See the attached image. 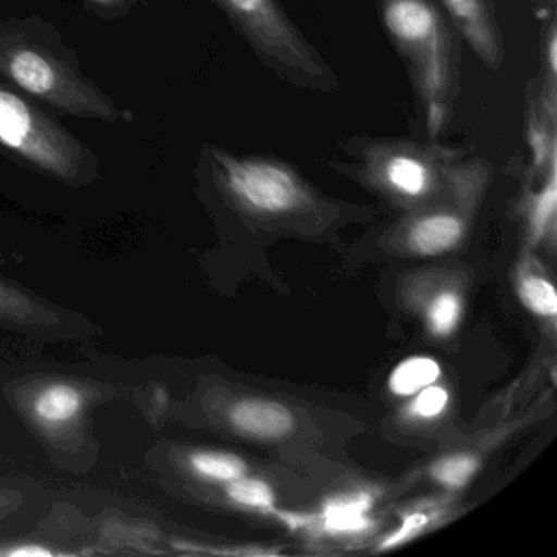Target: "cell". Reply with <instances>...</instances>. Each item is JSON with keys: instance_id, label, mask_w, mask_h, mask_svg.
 I'll return each instance as SVG.
<instances>
[{"instance_id": "cell-3", "label": "cell", "mask_w": 557, "mask_h": 557, "mask_svg": "<svg viewBox=\"0 0 557 557\" xmlns=\"http://www.w3.org/2000/svg\"><path fill=\"white\" fill-rule=\"evenodd\" d=\"M224 14L280 76L312 89L335 84L324 61L308 47L278 0H216Z\"/></svg>"}, {"instance_id": "cell-22", "label": "cell", "mask_w": 557, "mask_h": 557, "mask_svg": "<svg viewBox=\"0 0 557 557\" xmlns=\"http://www.w3.org/2000/svg\"><path fill=\"white\" fill-rule=\"evenodd\" d=\"M97 4H112V2H116V0H94Z\"/></svg>"}, {"instance_id": "cell-4", "label": "cell", "mask_w": 557, "mask_h": 557, "mask_svg": "<svg viewBox=\"0 0 557 557\" xmlns=\"http://www.w3.org/2000/svg\"><path fill=\"white\" fill-rule=\"evenodd\" d=\"M0 145L64 182L92 171L89 151L41 110L0 84Z\"/></svg>"}, {"instance_id": "cell-7", "label": "cell", "mask_w": 557, "mask_h": 557, "mask_svg": "<svg viewBox=\"0 0 557 557\" xmlns=\"http://www.w3.org/2000/svg\"><path fill=\"white\" fill-rule=\"evenodd\" d=\"M230 422L244 435L260 440L285 438L295 430V416L288 407L272 399L247 397L233 404Z\"/></svg>"}, {"instance_id": "cell-5", "label": "cell", "mask_w": 557, "mask_h": 557, "mask_svg": "<svg viewBox=\"0 0 557 557\" xmlns=\"http://www.w3.org/2000/svg\"><path fill=\"white\" fill-rule=\"evenodd\" d=\"M213 161L226 190L253 213L283 216L309 203L308 188L283 162L236 158L220 149H213Z\"/></svg>"}, {"instance_id": "cell-17", "label": "cell", "mask_w": 557, "mask_h": 557, "mask_svg": "<svg viewBox=\"0 0 557 557\" xmlns=\"http://www.w3.org/2000/svg\"><path fill=\"white\" fill-rule=\"evenodd\" d=\"M479 468H481V461L478 456L456 453V455L443 456L438 461L433 462L430 475L433 481L448 491H459L472 481Z\"/></svg>"}, {"instance_id": "cell-13", "label": "cell", "mask_w": 557, "mask_h": 557, "mask_svg": "<svg viewBox=\"0 0 557 557\" xmlns=\"http://www.w3.org/2000/svg\"><path fill=\"white\" fill-rule=\"evenodd\" d=\"M0 319L15 324H47L45 321H57L53 312L38 305L30 296L25 295L15 286L0 280Z\"/></svg>"}, {"instance_id": "cell-2", "label": "cell", "mask_w": 557, "mask_h": 557, "mask_svg": "<svg viewBox=\"0 0 557 557\" xmlns=\"http://www.w3.org/2000/svg\"><path fill=\"white\" fill-rule=\"evenodd\" d=\"M0 73L44 102L84 119L113 122V103L63 60L22 35L0 32Z\"/></svg>"}, {"instance_id": "cell-18", "label": "cell", "mask_w": 557, "mask_h": 557, "mask_svg": "<svg viewBox=\"0 0 557 557\" xmlns=\"http://www.w3.org/2000/svg\"><path fill=\"white\" fill-rule=\"evenodd\" d=\"M518 296L528 311L540 318H556L557 293L553 283L536 273H527L518 282Z\"/></svg>"}, {"instance_id": "cell-10", "label": "cell", "mask_w": 557, "mask_h": 557, "mask_svg": "<svg viewBox=\"0 0 557 557\" xmlns=\"http://www.w3.org/2000/svg\"><path fill=\"white\" fill-rule=\"evenodd\" d=\"M84 396L77 387L66 383H54L45 387L35 397L34 417L47 429H64L83 412Z\"/></svg>"}, {"instance_id": "cell-15", "label": "cell", "mask_w": 557, "mask_h": 557, "mask_svg": "<svg viewBox=\"0 0 557 557\" xmlns=\"http://www.w3.org/2000/svg\"><path fill=\"white\" fill-rule=\"evenodd\" d=\"M226 495L233 504L262 513H275L276 495L272 485L262 479L240 475L236 481L226 484Z\"/></svg>"}, {"instance_id": "cell-21", "label": "cell", "mask_w": 557, "mask_h": 557, "mask_svg": "<svg viewBox=\"0 0 557 557\" xmlns=\"http://www.w3.org/2000/svg\"><path fill=\"white\" fill-rule=\"evenodd\" d=\"M429 523V517L423 513L410 515L404 520L403 527L399 530L394 531L389 537L381 543L380 549H391L394 546H400V544L406 543V541L412 540L416 537L423 528Z\"/></svg>"}, {"instance_id": "cell-19", "label": "cell", "mask_w": 557, "mask_h": 557, "mask_svg": "<svg viewBox=\"0 0 557 557\" xmlns=\"http://www.w3.org/2000/svg\"><path fill=\"white\" fill-rule=\"evenodd\" d=\"M462 315V299L458 293L442 292L426 306L425 319L436 337H448L458 327Z\"/></svg>"}, {"instance_id": "cell-1", "label": "cell", "mask_w": 557, "mask_h": 557, "mask_svg": "<svg viewBox=\"0 0 557 557\" xmlns=\"http://www.w3.org/2000/svg\"><path fill=\"white\" fill-rule=\"evenodd\" d=\"M383 21L429 103L430 125L440 128L453 92L455 64L448 30L430 0H383Z\"/></svg>"}, {"instance_id": "cell-12", "label": "cell", "mask_w": 557, "mask_h": 557, "mask_svg": "<svg viewBox=\"0 0 557 557\" xmlns=\"http://www.w3.org/2000/svg\"><path fill=\"white\" fill-rule=\"evenodd\" d=\"M440 376H442V367L438 361L430 357H410L394 368L387 386L396 396H413L423 387L435 384Z\"/></svg>"}, {"instance_id": "cell-20", "label": "cell", "mask_w": 557, "mask_h": 557, "mask_svg": "<svg viewBox=\"0 0 557 557\" xmlns=\"http://www.w3.org/2000/svg\"><path fill=\"white\" fill-rule=\"evenodd\" d=\"M448 400L449 394L445 387L430 384V386L423 387L422 391L417 393L416 399L412 400L409 407L410 416L422 420L436 419V417L442 416L443 410L448 406Z\"/></svg>"}, {"instance_id": "cell-6", "label": "cell", "mask_w": 557, "mask_h": 557, "mask_svg": "<svg viewBox=\"0 0 557 557\" xmlns=\"http://www.w3.org/2000/svg\"><path fill=\"white\" fill-rule=\"evenodd\" d=\"M370 171L387 190L409 200L426 197L435 187L436 159L416 145L374 146Z\"/></svg>"}, {"instance_id": "cell-8", "label": "cell", "mask_w": 557, "mask_h": 557, "mask_svg": "<svg viewBox=\"0 0 557 557\" xmlns=\"http://www.w3.org/2000/svg\"><path fill=\"white\" fill-rule=\"evenodd\" d=\"M455 21L456 27L462 32L475 53L497 70L502 63L500 38L492 21L491 11L485 0H443Z\"/></svg>"}, {"instance_id": "cell-14", "label": "cell", "mask_w": 557, "mask_h": 557, "mask_svg": "<svg viewBox=\"0 0 557 557\" xmlns=\"http://www.w3.org/2000/svg\"><path fill=\"white\" fill-rule=\"evenodd\" d=\"M190 468L205 481L230 484L246 474V461L239 456L218 451H197L190 456Z\"/></svg>"}, {"instance_id": "cell-11", "label": "cell", "mask_w": 557, "mask_h": 557, "mask_svg": "<svg viewBox=\"0 0 557 557\" xmlns=\"http://www.w3.org/2000/svg\"><path fill=\"white\" fill-rule=\"evenodd\" d=\"M371 497L368 494L348 495L327 502L321 513L314 515V523L324 533L344 536L358 534L371 527L368 510L371 508Z\"/></svg>"}, {"instance_id": "cell-16", "label": "cell", "mask_w": 557, "mask_h": 557, "mask_svg": "<svg viewBox=\"0 0 557 557\" xmlns=\"http://www.w3.org/2000/svg\"><path fill=\"white\" fill-rule=\"evenodd\" d=\"M557 205L556 158L547 168V181L543 190L531 198L530 236L534 244L546 236L547 230L554 224Z\"/></svg>"}, {"instance_id": "cell-9", "label": "cell", "mask_w": 557, "mask_h": 557, "mask_svg": "<svg viewBox=\"0 0 557 557\" xmlns=\"http://www.w3.org/2000/svg\"><path fill=\"white\" fill-rule=\"evenodd\" d=\"M465 236V221L449 211H438L420 218L410 226L407 243L423 257L440 256L458 246Z\"/></svg>"}]
</instances>
